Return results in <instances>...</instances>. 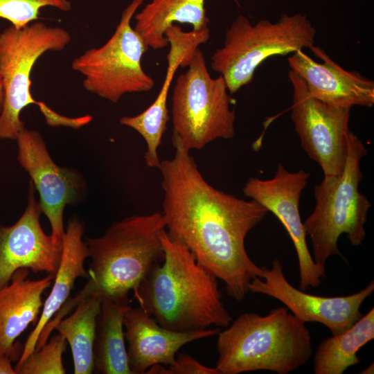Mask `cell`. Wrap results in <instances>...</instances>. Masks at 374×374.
<instances>
[{
  "label": "cell",
  "instance_id": "6da1fadb",
  "mask_svg": "<svg viewBox=\"0 0 374 374\" xmlns=\"http://www.w3.org/2000/svg\"><path fill=\"white\" fill-rule=\"evenodd\" d=\"M171 159L160 162L162 214L170 239L186 247L196 260L223 281L229 296L242 301L248 285L261 278L262 267L249 256L248 233L268 213L253 199L244 200L209 184L190 150L174 134Z\"/></svg>",
  "mask_w": 374,
  "mask_h": 374
},
{
  "label": "cell",
  "instance_id": "7a4b0ae2",
  "mask_svg": "<svg viewBox=\"0 0 374 374\" xmlns=\"http://www.w3.org/2000/svg\"><path fill=\"white\" fill-rule=\"evenodd\" d=\"M159 237L163 260L134 293L139 307L160 326L176 332L229 326L232 317L222 301L217 278L166 229Z\"/></svg>",
  "mask_w": 374,
  "mask_h": 374
},
{
  "label": "cell",
  "instance_id": "3957f363",
  "mask_svg": "<svg viewBox=\"0 0 374 374\" xmlns=\"http://www.w3.org/2000/svg\"><path fill=\"white\" fill-rule=\"evenodd\" d=\"M217 334L220 374L259 370L288 374L305 364L312 355L311 334L305 323L285 307L267 315L240 314Z\"/></svg>",
  "mask_w": 374,
  "mask_h": 374
},
{
  "label": "cell",
  "instance_id": "277c9868",
  "mask_svg": "<svg viewBox=\"0 0 374 374\" xmlns=\"http://www.w3.org/2000/svg\"><path fill=\"white\" fill-rule=\"evenodd\" d=\"M163 229L162 213L154 212L125 217L110 224L101 236L87 238L91 263L84 288L129 305L130 292L135 293L163 260L159 237Z\"/></svg>",
  "mask_w": 374,
  "mask_h": 374
},
{
  "label": "cell",
  "instance_id": "5b68a950",
  "mask_svg": "<svg viewBox=\"0 0 374 374\" xmlns=\"http://www.w3.org/2000/svg\"><path fill=\"white\" fill-rule=\"evenodd\" d=\"M71 35L65 28L35 21L23 28L10 25L0 33V76L4 92L0 113V139L16 140L25 128L20 118L28 105H37L51 127L78 129L92 119L89 115L69 117L46 103L36 100L31 93V73L39 57L48 51L64 50Z\"/></svg>",
  "mask_w": 374,
  "mask_h": 374
},
{
  "label": "cell",
  "instance_id": "8992f818",
  "mask_svg": "<svg viewBox=\"0 0 374 374\" xmlns=\"http://www.w3.org/2000/svg\"><path fill=\"white\" fill-rule=\"evenodd\" d=\"M366 154L364 144L350 132L343 172L324 176L314 187V208L303 225L312 242L313 260L323 269L330 256H341L337 244L341 234L353 246L361 245L365 239L371 204L359 190V184L362 179L360 162Z\"/></svg>",
  "mask_w": 374,
  "mask_h": 374
},
{
  "label": "cell",
  "instance_id": "52a82bcc",
  "mask_svg": "<svg viewBox=\"0 0 374 374\" xmlns=\"http://www.w3.org/2000/svg\"><path fill=\"white\" fill-rule=\"evenodd\" d=\"M315 36L314 26L301 13H284L276 22L261 19L255 24L240 15L226 29L223 46L212 55L211 66L234 93L252 81L266 59L310 48Z\"/></svg>",
  "mask_w": 374,
  "mask_h": 374
},
{
  "label": "cell",
  "instance_id": "ba28073f",
  "mask_svg": "<svg viewBox=\"0 0 374 374\" xmlns=\"http://www.w3.org/2000/svg\"><path fill=\"white\" fill-rule=\"evenodd\" d=\"M174 86L172 96L173 134L190 151L200 150L217 139L235 135V100L222 75L211 76L198 48Z\"/></svg>",
  "mask_w": 374,
  "mask_h": 374
},
{
  "label": "cell",
  "instance_id": "9c48e42d",
  "mask_svg": "<svg viewBox=\"0 0 374 374\" xmlns=\"http://www.w3.org/2000/svg\"><path fill=\"white\" fill-rule=\"evenodd\" d=\"M143 0H132L123 10L111 37L101 46L91 48L73 59L71 67L83 76L88 91L116 103L125 94L150 91L153 78L146 73L141 59L147 48L131 25Z\"/></svg>",
  "mask_w": 374,
  "mask_h": 374
},
{
  "label": "cell",
  "instance_id": "30bf717a",
  "mask_svg": "<svg viewBox=\"0 0 374 374\" xmlns=\"http://www.w3.org/2000/svg\"><path fill=\"white\" fill-rule=\"evenodd\" d=\"M291 118L301 145L324 176L341 174L348 156L350 107H336L314 98L303 79L290 69Z\"/></svg>",
  "mask_w": 374,
  "mask_h": 374
},
{
  "label": "cell",
  "instance_id": "8fae6325",
  "mask_svg": "<svg viewBox=\"0 0 374 374\" xmlns=\"http://www.w3.org/2000/svg\"><path fill=\"white\" fill-rule=\"evenodd\" d=\"M310 174L303 170H287L278 164L270 179L250 178L243 187L244 195L264 206L280 221L296 251L299 269V289L317 287L326 277V269L314 261L306 241V233L299 212L301 193Z\"/></svg>",
  "mask_w": 374,
  "mask_h": 374
},
{
  "label": "cell",
  "instance_id": "7c38bea8",
  "mask_svg": "<svg viewBox=\"0 0 374 374\" xmlns=\"http://www.w3.org/2000/svg\"><path fill=\"white\" fill-rule=\"evenodd\" d=\"M248 291L280 301L304 323H320L335 335L349 328L362 316L360 307L374 291V282L348 296L314 295L293 287L284 275L280 261L276 259L270 269L262 267L261 278L252 279Z\"/></svg>",
  "mask_w": 374,
  "mask_h": 374
},
{
  "label": "cell",
  "instance_id": "4fadbf2b",
  "mask_svg": "<svg viewBox=\"0 0 374 374\" xmlns=\"http://www.w3.org/2000/svg\"><path fill=\"white\" fill-rule=\"evenodd\" d=\"M16 141L18 161L39 194L41 211L50 222L53 240L62 245L65 231L64 211L79 195L82 186L80 176L74 170L61 168L54 162L38 131L25 127Z\"/></svg>",
  "mask_w": 374,
  "mask_h": 374
},
{
  "label": "cell",
  "instance_id": "5bb4252c",
  "mask_svg": "<svg viewBox=\"0 0 374 374\" xmlns=\"http://www.w3.org/2000/svg\"><path fill=\"white\" fill-rule=\"evenodd\" d=\"M35 192L30 181L28 204L21 217L11 226L0 224V288L7 285L20 268L55 275L58 269L62 246L43 230Z\"/></svg>",
  "mask_w": 374,
  "mask_h": 374
},
{
  "label": "cell",
  "instance_id": "9a60e30c",
  "mask_svg": "<svg viewBox=\"0 0 374 374\" xmlns=\"http://www.w3.org/2000/svg\"><path fill=\"white\" fill-rule=\"evenodd\" d=\"M310 50L322 62H317L297 51L288 58L290 69L304 81L309 93L321 102L336 107L374 105V82L357 71L341 67L318 46Z\"/></svg>",
  "mask_w": 374,
  "mask_h": 374
},
{
  "label": "cell",
  "instance_id": "2e32d148",
  "mask_svg": "<svg viewBox=\"0 0 374 374\" xmlns=\"http://www.w3.org/2000/svg\"><path fill=\"white\" fill-rule=\"evenodd\" d=\"M123 326L132 374L145 373L155 364L169 366L183 346L220 331L218 328L186 332L170 330L160 326L141 308L130 305L124 314Z\"/></svg>",
  "mask_w": 374,
  "mask_h": 374
},
{
  "label": "cell",
  "instance_id": "e0dca14e",
  "mask_svg": "<svg viewBox=\"0 0 374 374\" xmlns=\"http://www.w3.org/2000/svg\"><path fill=\"white\" fill-rule=\"evenodd\" d=\"M29 269L20 268L10 282L0 288V356L16 359L17 338L33 323L35 324L43 306L42 294L51 285L55 274L38 280L27 278Z\"/></svg>",
  "mask_w": 374,
  "mask_h": 374
},
{
  "label": "cell",
  "instance_id": "ac0fdd59",
  "mask_svg": "<svg viewBox=\"0 0 374 374\" xmlns=\"http://www.w3.org/2000/svg\"><path fill=\"white\" fill-rule=\"evenodd\" d=\"M84 231V225L77 217H73L69 220L62 237V255L53 287L43 303L41 315L25 342L17 364L22 363L35 350L41 332L69 299L76 279L79 277L89 278V272L84 265L85 260L89 258L87 244L82 238Z\"/></svg>",
  "mask_w": 374,
  "mask_h": 374
},
{
  "label": "cell",
  "instance_id": "d6986e66",
  "mask_svg": "<svg viewBox=\"0 0 374 374\" xmlns=\"http://www.w3.org/2000/svg\"><path fill=\"white\" fill-rule=\"evenodd\" d=\"M206 0H152L135 15L134 30L147 49L168 46L166 29L175 22L189 24L194 30L208 28Z\"/></svg>",
  "mask_w": 374,
  "mask_h": 374
},
{
  "label": "cell",
  "instance_id": "ffe728a7",
  "mask_svg": "<svg viewBox=\"0 0 374 374\" xmlns=\"http://www.w3.org/2000/svg\"><path fill=\"white\" fill-rule=\"evenodd\" d=\"M129 307L103 297L93 341V372L132 374L125 344L123 318Z\"/></svg>",
  "mask_w": 374,
  "mask_h": 374
},
{
  "label": "cell",
  "instance_id": "44dd1931",
  "mask_svg": "<svg viewBox=\"0 0 374 374\" xmlns=\"http://www.w3.org/2000/svg\"><path fill=\"white\" fill-rule=\"evenodd\" d=\"M73 312L54 329L65 338L72 352L74 374L93 373V341L103 295L99 291L81 294Z\"/></svg>",
  "mask_w": 374,
  "mask_h": 374
},
{
  "label": "cell",
  "instance_id": "7402d4cb",
  "mask_svg": "<svg viewBox=\"0 0 374 374\" xmlns=\"http://www.w3.org/2000/svg\"><path fill=\"white\" fill-rule=\"evenodd\" d=\"M374 339V309L345 331L323 340L314 357L315 374H341L359 362L357 352Z\"/></svg>",
  "mask_w": 374,
  "mask_h": 374
},
{
  "label": "cell",
  "instance_id": "603a6c76",
  "mask_svg": "<svg viewBox=\"0 0 374 374\" xmlns=\"http://www.w3.org/2000/svg\"><path fill=\"white\" fill-rule=\"evenodd\" d=\"M67 341L60 333L53 336L40 348L34 350L21 364H17V374H65L62 354Z\"/></svg>",
  "mask_w": 374,
  "mask_h": 374
},
{
  "label": "cell",
  "instance_id": "cb8c5ba5",
  "mask_svg": "<svg viewBox=\"0 0 374 374\" xmlns=\"http://www.w3.org/2000/svg\"><path fill=\"white\" fill-rule=\"evenodd\" d=\"M46 7L69 12L71 3L69 0H0V19L9 21L16 28H21L37 21L40 10Z\"/></svg>",
  "mask_w": 374,
  "mask_h": 374
},
{
  "label": "cell",
  "instance_id": "d4e9b609",
  "mask_svg": "<svg viewBox=\"0 0 374 374\" xmlns=\"http://www.w3.org/2000/svg\"><path fill=\"white\" fill-rule=\"evenodd\" d=\"M166 374H220V372L215 367H207L187 354L178 353L174 362L167 367Z\"/></svg>",
  "mask_w": 374,
  "mask_h": 374
},
{
  "label": "cell",
  "instance_id": "484cf974",
  "mask_svg": "<svg viewBox=\"0 0 374 374\" xmlns=\"http://www.w3.org/2000/svg\"><path fill=\"white\" fill-rule=\"evenodd\" d=\"M8 356H0V374H17Z\"/></svg>",
  "mask_w": 374,
  "mask_h": 374
},
{
  "label": "cell",
  "instance_id": "4316f807",
  "mask_svg": "<svg viewBox=\"0 0 374 374\" xmlns=\"http://www.w3.org/2000/svg\"><path fill=\"white\" fill-rule=\"evenodd\" d=\"M3 100H4V92H3V87L2 84L1 78L0 76V113L3 109Z\"/></svg>",
  "mask_w": 374,
  "mask_h": 374
},
{
  "label": "cell",
  "instance_id": "83f0119b",
  "mask_svg": "<svg viewBox=\"0 0 374 374\" xmlns=\"http://www.w3.org/2000/svg\"><path fill=\"white\" fill-rule=\"evenodd\" d=\"M361 373H366V374H368V373H373V363H372V364H371L370 366H368V368H366V369H364L363 371V372H362Z\"/></svg>",
  "mask_w": 374,
  "mask_h": 374
}]
</instances>
